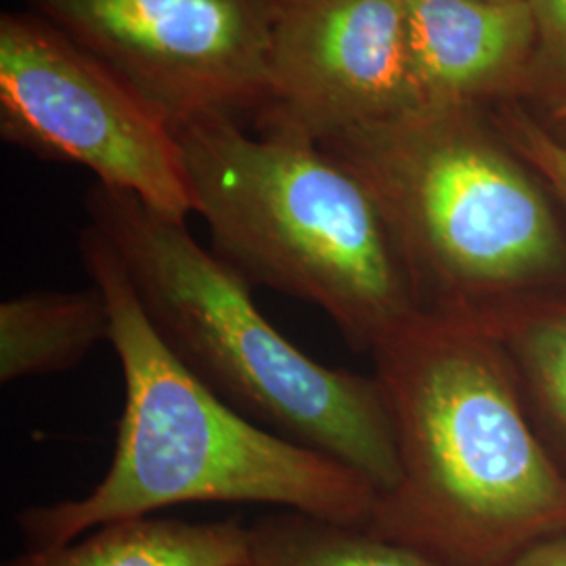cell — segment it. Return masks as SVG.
I'll use <instances>...</instances> for the list:
<instances>
[{"label": "cell", "instance_id": "obj_1", "mask_svg": "<svg viewBox=\"0 0 566 566\" xmlns=\"http://www.w3.org/2000/svg\"><path fill=\"white\" fill-rule=\"evenodd\" d=\"M369 357L399 458L371 533L439 566H504L566 533V472L491 334L418 313Z\"/></svg>", "mask_w": 566, "mask_h": 566}, {"label": "cell", "instance_id": "obj_3", "mask_svg": "<svg viewBox=\"0 0 566 566\" xmlns=\"http://www.w3.org/2000/svg\"><path fill=\"white\" fill-rule=\"evenodd\" d=\"M319 145L380 206L422 315L486 329L566 294V238L544 185L474 107L422 109Z\"/></svg>", "mask_w": 566, "mask_h": 566}, {"label": "cell", "instance_id": "obj_4", "mask_svg": "<svg viewBox=\"0 0 566 566\" xmlns=\"http://www.w3.org/2000/svg\"><path fill=\"white\" fill-rule=\"evenodd\" d=\"M84 208L149 325L203 385L252 422L350 465L378 495L397 483L395 432L374 374L319 364L290 343L254 303L252 283L182 219L99 182Z\"/></svg>", "mask_w": 566, "mask_h": 566}, {"label": "cell", "instance_id": "obj_12", "mask_svg": "<svg viewBox=\"0 0 566 566\" xmlns=\"http://www.w3.org/2000/svg\"><path fill=\"white\" fill-rule=\"evenodd\" d=\"M485 332L506 353L531 422L566 472V294L510 311Z\"/></svg>", "mask_w": 566, "mask_h": 566}, {"label": "cell", "instance_id": "obj_6", "mask_svg": "<svg viewBox=\"0 0 566 566\" xmlns=\"http://www.w3.org/2000/svg\"><path fill=\"white\" fill-rule=\"evenodd\" d=\"M0 135L42 160L82 166L168 217L193 212L172 126L34 11L0 18Z\"/></svg>", "mask_w": 566, "mask_h": 566}, {"label": "cell", "instance_id": "obj_2", "mask_svg": "<svg viewBox=\"0 0 566 566\" xmlns=\"http://www.w3.org/2000/svg\"><path fill=\"white\" fill-rule=\"evenodd\" d=\"M82 263L112 311L124 376L114 460L78 500L23 507L25 549L63 546L97 526L182 504H264L365 526L378 491L364 474L252 422L203 385L149 325L112 245L88 223Z\"/></svg>", "mask_w": 566, "mask_h": 566}, {"label": "cell", "instance_id": "obj_10", "mask_svg": "<svg viewBox=\"0 0 566 566\" xmlns=\"http://www.w3.org/2000/svg\"><path fill=\"white\" fill-rule=\"evenodd\" d=\"M2 566H252L250 531L238 518L187 523L135 516L63 546L25 549Z\"/></svg>", "mask_w": 566, "mask_h": 566}, {"label": "cell", "instance_id": "obj_5", "mask_svg": "<svg viewBox=\"0 0 566 566\" xmlns=\"http://www.w3.org/2000/svg\"><path fill=\"white\" fill-rule=\"evenodd\" d=\"M177 139L193 212L245 282L317 306L367 355L420 313L380 206L319 143L231 118Z\"/></svg>", "mask_w": 566, "mask_h": 566}, {"label": "cell", "instance_id": "obj_9", "mask_svg": "<svg viewBox=\"0 0 566 566\" xmlns=\"http://www.w3.org/2000/svg\"><path fill=\"white\" fill-rule=\"evenodd\" d=\"M422 109L474 107L512 84L537 44L528 0H405Z\"/></svg>", "mask_w": 566, "mask_h": 566}, {"label": "cell", "instance_id": "obj_11", "mask_svg": "<svg viewBox=\"0 0 566 566\" xmlns=\"http://www.w3.org/2000/svg\"><path fill=\"white\" fill-rule=\"evenodd\" d=\"M112 338V311L97 283L30 292L0 304V382L67 371Z\"/></svg>", "mask_w": 566, "mask_h": 566}, {"label": "cell", "instance_id": "obj_13", "mask_svg": "<svg viewBox=\"0 0 566 566\" xmlns=\"http://www.w3.org/2000/svg\"><path fill=\"white\" fill-rule=\"evenodd\" d=\"M248 531L252 566H439L367 526L301 510L269 512Z\"/></svg>", "mask_w": 566, "mask_h": 566}, {"label": "cell", "instance_id": "obj_8", "mask_svg": "<svg viewBox=\"0 0 566 566\" xmlns=\"http://www.w3.org/2000/svg\"><path fill=\"white\" fill-rule=\"evenodd\" d=\"M422 112L405 0H287L269 55V102L254 130L322 143Z\"/></svg>", "mask_w": 566, "mask_h": 566}, {"label": "cell", "instance_id": "obj_14", "mask_svg": "<svg viewBox=\"0 0 566 566\" xmlns=\"http://www.w3.org/2000/svg\"><path fill=\"white\" fill-rule=\"evenodd\" d=\"M502 139L544 182L566 210V143L552 137L539 124L523 116H507L500 124Z\"/></svg>", "mask_w": 566, "mask_h": 566}, {"label": "cell", "instance_id": "obj_7", "mask_svg": "<svg viewBox=\"0 0 566 566\" xmlns=\"http://www.w3.org/2000/svg\"><path fill=\"white\" fill-rule=\"evenodd\" d=\"M126 82L177 133L256 122L287 0H23Z\"/></svg>", "mask_w": 566, "mask_h": 566}, {"label": "cell", "instance_id": "obj_16", "mask_svg": "<svg viewBox=\"0 0 566 566\" xmlns=\"http://www.w3.org/2000/svg\"><path fill=\"white\" fill-rule=\"evenodd\" d=\"M504 566H566V533L526 547Z\"/></svg>", "mask_w": 566, "mask_h": 566}, {"label": "cell", "instance_id": "obj_15", "mask_svg": "<svg viewBox=\"0 0 566 566\" xmlns=\"http://www.w3.org/2000/svg\"><path fill=\"white\" fill-rule=\"evenodd\" d=\"M528 4L537 23L542 57L566 82V0H528Z\"/></svg>", "mask_w": 566, "mask_h": 566}]
</instances>
